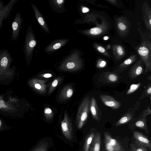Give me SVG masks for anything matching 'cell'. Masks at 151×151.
<instances>
[{"mask_svg": "<svg viewBox=\"0 0 151 151\" xmlns=\"http://www.w3.org/2000/svg\"><path fill=\"white\" fill-rule=\"evenodd\" d=\"M105 151H125L120 143L113 138L109 132H104Z\"/></svg>", "mask_w": 151, "mask_h": 151, "instance_id": "6da1fadb", "label": "cell"}, {"mask_svg": "<svg viewBox=\"0 0 151 151\" xmlns=\"http://www.w3.org/2000/svg\"><path fill=\"white\" fill-rule=\"evenodd\" d=\"M147 117L141 113L137 117H134L129 123V128L132 130L138 128L144 130L147 134L148 131L147 123Z\"/></svg>", "mask_w": 151, "mask_h": 151, "instance_id": "7a4b0ae2", "label": "cell"}, {"mask_svg": "<svg viewBox=\"0 0 151 151\" xmlns=\"http://www.w3.org/2000/svg\"><path fill=\"white\" fill-rule=\"evenodd\" d=\"M140 102L138 101L132 107L128 109L114 124L116 127L124 125L129 123L134 117L136 111L139 107Z\"/></svg>", "mask_w": 151, "mask_h": 151, "instance_id": "3957f363", "label": "cell"}, {"mask_svg": "<svg viewBox=\"0 0 151 151\" xmlns=\"http://www.w3.org/2000/svg\"><path fill=\"white\" fill-rule=\"evenodd\" d=\"M18 0H11L5 6L3 0L0 1V29L3 26L4 19H6L9 16L13 6Z\"/></svg>", "mask_w": 151, "mask_h": 151, "instance_id": "277c9868", "label": "cell"}, {"mask_svg": "<svg viewBox=\"0 0 151 151\" xmlns=\"http://www.w3.org/2000/svg\"><path fill=\"white\" fill-rule=\"evenodd\" d=\"M23 21L21 14L19 12H17L12 23V41H16L17 40Z\"/></svg>", "mask_w": 151, "mask_h": 151, "instance_id": "5b68a950", "label": "cell"}, {"mask_svg": "<svg viewBox=\"0 0 151 151\" xmlns=\"http://www.w3.org/2000/svg\"><path fill=\"white\" fill-rule=\"evenodd\" d=\"M144 65L141 60H139L132 67L129 71V77L133 79L138 77L144 72Z\"/></svg>", "mask_w": 151, "mask_h": 151, "instance_id": "8992f818", "label": "cell"}, {"mask_svg": "<svg viewBox=\"0 0 151 151\" xmlns=\"http://www.w3.org/2000/svg\"><path fill=\"white\" fill-rule=\"evenodd\" d=\"M119 76L114 72H105L101 73L99 78V81L104 83H114L118 82Z\"/></svg>", "mask_w": 151, "mask_h": 151, "instance_id": "52a82bcc", "label": "cell"}, {"mask_svg": "<svg viewBox=\"0 0 151 151\" xmlns=\"http://www.w3.org/2000/svg\"><path fill=\"white\" fill-rule=\"evenodd\" d=\"M100 99L106 106L110 107L113 109H117L121 106L120 102L117 101L111 96L105 94H101Z\"/></svg>", "mask_w": 151, "mask_h": 151, "instance_id": "ba28073f", "label": "cell"}, {"mask_svg": "<svg viewBox=\"0 0 151 151\" xmlns=\"http://www.w3.org/2000/svg\"><path fill=\"white\" fill-rule=\"evenodd\" d=\"M133 134L134 138L137 142L146 148L151 150V142L146 136L140 132L134 130Z\"/></svg>", "mask_w": 151, "mask_h": 151, "instance_id": "9c48e42d", "label": "cell"}, {"mask_svg": "<svg viewBox=\"0 0 151 151\" xmlns=\"http://www.w3.org/2000/svg\"><path fill=\"white\" fill-rule=\"evenodd\" d=\"M138 53L141 57L145 65V68L144 74L151 70V64L150 60L147 57L149 53L148 48L144 46L140 47L138 50Z\"/></svg>", "mask_w": 151, "mask_h": 151, "instance_id": "30bf717a", "label": "cell"}, {"mask_svg": "<svg viewBox=\"0 0 151 151\" xmlns=\"http://www.w3.org/2000/svg\"><path fill=\"white\" fill-rule=\"evenodd\" d=\"M90 110L95 120L99 122L101 118V113L95 99L92 97L90 102Z\"/></svg>", "mask_w": 151, "mask_h": 151, "instance_id": "8fae6325", "label": "cell"}, {"mask_svg": "<svg viewBox=\"0 0 151 151\" xmlns=\"http://www.w3.org/2000/svg\"><path fill=\"white\" fill-rule=\"evenodd\" d=\"M137 59L136 55H132L121 63L114 71L116 73L120 74L131 65Z\"/></svg>", "mask_w": 151, "mask_h": 151, "instance_id": "7c38bea8", "label": "cell"}, {"mask_svg": "<svg viewBox=\"0 0 151 151\" xmlns=\"http://www.w3.org/2000/svg\"><path fill=\"white\" fill-rule=\"evenodd\" d=\"M101 145V134L96 132L90 145L88 151H100Z\"/></svg>", "mask_w": 151, "mask_h": 151, "instance_id": "4fadbf2b", "label": "cell"}, {"mask_svg": "<svg viewBox=\"0 0 151 151\" xmlns=\"http://www.w3.org/2000/svg\"><path fill=\"white\" fill-rule=\"evenodd\" d=\"M36 44V42L35 40L30 39V34L27 33L24 49V53L26 57L30 55V49L34 47Z\"/></svg>", "mask_w": 151, "mask_h": 151, "instance_id": "5bb4252c", "label": "cell"}, {"mask_svg": "<svg viewBox=\"0 0 151 151\" xmlns=\"http://www.w3.org/2000/svg\"><path fill=\"white\" fill-rule=\"evenodd\" d=\"M61 127L63 133L68 139L71 140L73 137V132L72 127L65 121L62 122Z\"/></svg>", "mask_w": 151, "mask_h": 151, "instance_id": "9a60e30c", "label": "cell"}, {"mask_svg": "<svg viewBox=\"0 0 151 151\" xmlns=\"http://www.w3.org/2000/svg\"><path fill=\"white\" fill-rule=\"evenodd\" d=\"M95 132H91L86 137L83 147V151H88L91 144L94 136Z\"/></svg>", "mask_w": 151, "mask_h": 151, "instance_id": "2e32d148", "label": "cell"}, {"mask_svg": "<svg viewBox=\"0 0 151 151\" xmlns=\"http://www.w3.org/2000/svg\"><path fill=\"white\" fill-rule=\"evenodd\" d=\"M129 151H148V149L134 140L130 145Z\"/></svg>", "mask_w": 151, "mask_h": 151, "instance_id": "e0dca14e", "label": "cell"}, {"mask_svg": "<svg viewBox=\"0 0 151 151\" xmlns=\"http://www.w3.org/2000/svg\"><path fill=\"white\" fill-rule=\"evenodd\" d=\"M88 106L82 114L81 116V120L78 125V128L80 129L83 127L85 121L87 119L88 117Z\"/></svg>", "mask_w": 151, "mask_h": 151, "instance_id": "ac0fdd59", "label": "cell"}, {"mask_svg": "<svg viewBox=\"0 0 151 151\" xmlns=\"http://www.w3.org/2000/svg\"><path fill=\"white\" fill-rule=\"evenodd\" d=\"M151 84L150 83H149L144 91L142 94L140 96L139 99L142 100L146 97H151Z\"/></svg>", "mask_w": 151, "mask_h": 151, "instance_id": "d6986e66", "label": "cell"}, {"mask_svg": "<svg viewBox=\"0 0 151 151\" xmlns=\"http://www.w3.org/2000/svg\"><path fill=\"white\" fill-rule=\"evenodd\" d=\"M141 82L137 84H132L126 92L127 95H130L132 94L137 91L140 87Z\"/></svg>", "mask_w": 151, "mask_h": 151, "instance_id": "ffe728a7", "label": "cell"}, {"mask_svg": "<svg viewBox=\"0 0 151 151\" xmlns=\"http://www.w3.org/2000/svg\"><path fill=\"white\" fill-rule=\"evenodd\" d=\"M47 146L44 143L38 145L33 151H47Z\"/></svg>", "mask_w": 151, "mask_h": 151, "instance_id": "44dd1931", "label": "cell"}, {"mask_svg": "<svg viewBox=\"0 0 151 151\" xmlns=\"http://www.w3.org/2000/svg\"><path fill=\"white\" fill-rule=\"evenodd\" d=\"M102 32L101 29L95 27L92 28L90 30L91 34L94 35H97L101 34Z\"/></svg>", "mask_w": 151, "mask_h": 151, "instance_id": "7402d4cb", "label": "cell"}, {"mask_svg": "<svg viewBox=\"0 0 151 151\" xmlns=\"http://www.w3.org/2000/svg\"><path fill=\"white\" fill-rule=\"evenodd\" d=\"M106 65V62L105 60H99L96 64V67L98 68H104Z\"/></svg>", "mask_w": 151, "mask_h": 151, "instance_id": "603a6c76", "label": "cell"}, {"mask_svg": "<svg viewBox=\"0 0 151 151\" xmlns=\"http://www.w3.org/2000/svg\"><path fill=\"white\" fill-rule=\"evenodd\" d=\"M116 51L119 56H122L124 54V51L123 48L121 46L118 45L116 47Z\"/></svg>", "mask_w": 151, "mask_h": 151, "instance_id": "cb8c5ba5", "label": "cell"}, {"mask_svg": "<svg viewBox=\"0 0 151 151\" xmlns=\"http://www.w3.org/2000/svg\"><path fill=\"white\" fill-rule=\"evenodd\" d=\"M144 116L147 117V116L151 114L150 108L148 106L147 108L143 110L142 112Z\"/></svg>", "mask_w": 151, "mask_h": 151, "instance_id": "d4e9b609", "label": "cell"}, {"mask_svg": "<svg viewBox=\"0 0 151 151\" xmlns=\"http://www.w3.org/2000/svg\"><path fill=\"white\" fill-rule=\"evenodd\" d=\"M118 27L121 30L123 31L126 29V26L122 23H119L117 25Z\"/></svg>", "mask_w": 151, "mask_h": 151, "instance_id": "484cf974", "label": "cell"}, {"mask_svg": "<svg viewBox=\"0 0 151 151\" xmlns=\"http://www.w3.org/2000/svg\"><path fill=\"white\" fill-rule=\"evenodd\" d=\"M66 66L68 69H70L73 68L75 66V65L73 62H68L67 63Z\"/></svg>", "mask_w": 151, "mask_h": 151, "instance_id": "4316f807", "label": "cell"}, {"mask_svg": "<svg viewBox=\"0 0 151 151\" xmlns=\"http://www.w3.org/2000/svg\"><path fill=\"white\" fill-rule=\"evenodd\" d=\"M37 20L38 22L42 26L44 25L45 22L43 20V18L41 17H39L37 18Z\"/></svg>", "mask_w": 151, "mask_h": 151, "instance_id": "83f0119b", "label": "cell"}, {"mask_svg": "<svg viewBox=\"0 0 151 151\" xmlns=\"http://www.w3.org/2000/svg\"><path fill=\"white\" fill-rule=\"evenodd\" d=\"M73 91L71 89H69L68 90L67 93V96L68 98L71 97L73 94Z\"/></svg>", "mask_w": 151, "mask_h": 151, "instance_id": "f1b7e54d", "label": "cell"}, {"mask_svg": "<svg viewBox=\"0 0 151 151\" xmlns=\"http://www.w3.org/2000/svg\"><path fill=\"white\" fill-rule=\"evenodd\" d=\"M97 49L99 52L101 53H104L105 52V49L104 47L101 46L98 47Z\"/></svg>", "mask_w": 151, "mask_h": 151, "instance_id": "f546056e", "label": "cell"}, {"mask_svg": "<svg viewBox=\"0 0 151 151\" xmlns=\"http://www.w3.org/2000/svg\"><path fill=\"white\" fill-rule=\"evenodd\" d=\"M61 46V44L59 43H57L55 44L53 46V48L56 50L59 48Z\"/></svg>", "mask_w": 151, "mask_h": 151, "instance_id": "4dcf8cb0", "label": "cell"}, {"mask_svg": "<svg viewBox=\"0 0 151 151\" xmlns=\"http://www.w3.org/2000/svg\"><path fill=\"white\" fill-rule=\"evenodd\" d=\"M51 110L49 108L46 109L45 110V113L47 114H50L51 113Z\"/></svg>", "mask_w": 151, "mask_h": 151, "instance_id": "1f68e13d", "label": "cell"}, {"mask_svg": "<svg viewBox=\"0 0 151 151\" xmlns=\"http://www.w3.org/2000/svg\"><path fill=\"white\" fill-rule=\"evenodd\" d=\"M82 11L83 13H86L89 11V9L87 7H84L82 9Z\"/></svg>", "mask_w": 151, "mask_h": 151, "instance_id": "d6a6232c", "label": "cell"}, {"mask_svg": "<svg viewBox=\"0 0 151 151\" xmlns=\"http://www.w3.org/2000/svg\"><path fill=\"white\" fill-rule=\"evenodd\" d=\"M58 81L57 80H54L52 83V86L53 87H55L57 85Z\"/></svg>", "mask_w": 151, "mask_h": 151, "instance_id": "836d02e7", "label": "cell"}, {"mask_svg": "<svg viewBox=\"0 0 151 151\" xmlns=\"http://www.w3.org/2000/svg\"><path fill=\"white\" fill-rule=\"evenodd\" d=\"M35 87L37 89H40L41 88V86L38 83H37L35 84Z\"/></svg>", "mask_w": 151, "mask_h": 151, "instance_id": "e575fe53", "label": "cell"}, {"mask_svg": "<svg viewBox=\"0 0 151 151\" xmlns=\"http://www.w3.org/2000/svg\"><path fill=\"white\" fill-rule=\"evenodd\" d=\"M44 76L45 78H49L52 76V75L50 74L47 73L45 74Z\"/></svg>", "mask_w": 151, "mask_h": 151, "instance_id": "d590c367", "label": "cell"}, {"mask_svg": "<svg viewBox=\"0 0 151 151\" xmlns=\"http://www.w3.org/2000/svg\"><path fill=\"white\" fill-rule=\"evenodd\" d=\"M63 1H64L63 0H58L57 1V3L59 4H62V3H63Z\"/></svg>", "mask_w": 151, "mask_h": 151, "instance_id": "8d00e7d4", "label": "cell"}, {"mask_svg": "<svg viewBox=\"0 0 151 151\" xmlns=\"http://www.w3.org/2000/svg\"><path fill=\"white\" fill-rule=\"evenodd\" d=\"M109 38V37L107 36H105L103 37V39L104 40H108Z\"/></svg>", "mask_w": 151, "mask_h": 151, "instance_id": "74e56055", "label": "cell"}, {"mask_svg": "<svg viewBox=\"0 0 151 151\" xmlns=\"http://www.w3.org/2000/svg\"><path fill=\"white\" fill-rule=\"evenodd\" d=\"M147 80L149 81H150L151 80V75H150L147 77Z\"/></svg>", "mask_w": 151, "mask_h": 151, "instance_id": "f35d334b", "label": "cell"}, {"mask_svg": "<svg viewBox=\"0 0 151 151\" xmlns=\"http://www.w3.org/2000/svg\"><path fill=\"white\" fill-rule=\"evenodd\" d=\"M149 22L150 23V25L151 24V19H150L149 21Z\"/></svg>", "mask_w": 151, "mask_h": 151, "instance_id": "ab89813d", "label": "cell"}, {"mask_svg": "<svg viewBox=\"0 0 151 151\" xmlns=\"http://www.w3.org/2000/svg\"><path fill=\"white\" fill-rule=\"evenodd\" d=\"M1 120H0V127H1Z\"/></svg>", "mask_w": 151, "mask_h": 151, "instance_id": "60d3db41", "label": "cell"}]
</instances>
